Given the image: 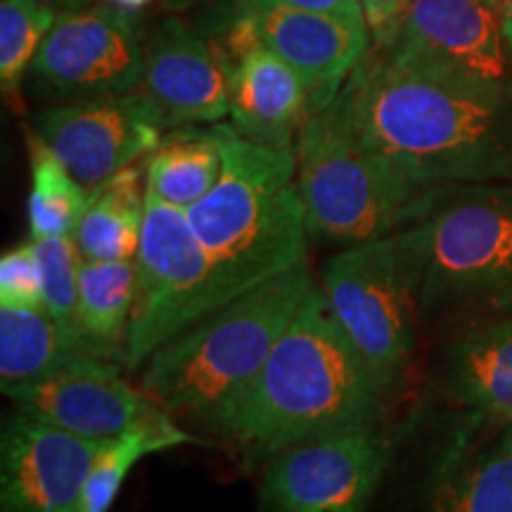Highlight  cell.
<instances>
[{
	"mask_svg": "<svg viewBox=\"0 0 512 512\" xmlns=\"http://www.w3.org/2000/svg\"><path fill=\"white\" fill-rule=\"evenodd\" d=\"M31 72L53 98H117L143 83L145 48L133 17L114 5L64 12L43 38Z\"/></svg>",
	"mask_w": 512,
	"mask_h": 512,
	"instance_id": "obj_11",
	"label": "cell"
},
{
	"mask_svg": "<svg viewBox=\"0 0 512 512\" xmlns=\"http://www.w3.org/2000/svg\"><path fill=\"white\" fill-rule=\"evenodd\" d=\"M430 512H512V422L484 444L456 439L434 477Z\"/></svg>",
	"mask_w": 512,
	"mask_h": 512,
	"instance_id": "obj_19",
	"label": "cell"
},
{
	"mask_svg": "<svg viewBox=\"0 0 512 512\" xmlns=\"http://www.w3.org/2000/svg\"><path fill=\"white\" fill-rule=\"evenodd\" d=\"M501 22L505 41H508L512 53V0H501Z\"/></svg>",
	"mask_w": 512,
	"mask_h": 512,
	"instance_id": "obj_32",
	"label": "cell"
},
{
	"mask_svg": "<svg viewBox=\"0 0 512 512\" xmlns=\"http://www.w3.org/2000/svg\"><path fill=\"white\" fill-rule=\"evenodd\" d=\"M133 302H136V261L83 259L74 328L91 344L95 354L121 363Z\"/></svg>",
	"mask_w": 512,
	"mask_h": 512,
	"instance_id": "obj_23",
	"label": "cell"
},
{
	"mask_svg": "<svg viewBox=\"0 0 512 512\" xmlns=\"http://www.w3.org/2000/svg\"><path fill=\"white\" fill-rule=\"evenodd\" d=\"M107 3H110V5H114V8L124 10V12H128V15H131V12H138V10L147 8V5H150L152 0H107Z\"/></svg>",
	"mask_w": 512,
	"mask_h": 512,
	"instance_id": "obj_33",
	"label": "cell"
},
{
	"mask_svg": "<svg viewBox=\"0 0 512 512\" xmlns=\"http://www.w3.org/2000/svg\"><path fill=\"white\" fill-rule=\"evenodd\" d=\"M389 460L380 425L299 441L264 463L261 501L271 512H366Z\"/></svg>",
	"mask_w": 512,
	"mask_h": 512,
	"instance_id": "obj_10",
	"label": "cell"
},
{
	"mask_svg": "<svg viewBox=\"0 0 512 512\" xmlns=\"http://www.w3.org/2000/svg\"><path fill=\"white\" fill-rule=\"evenodd\" d=\"M392 242L420 313L512 309V178L448 188Z\"/></svg>",
	"mask_w": 512,
	"mask_h": 512,
	"instance_id": "obj_5",
	"label": "cell"
},
{
	"mask_svg": "<svg viewBox=\"0 0 512 512\" xmlns=\"http://www.w3.org/2000/svg\"><path fill=\"white\" fill-rule=\"evenodd\" d=\"M138 93L164 131L221 124L230 114L228 74L219 50L207 38L166 19L145 46V72Z\"/></svg>",
	"mask_w": 512,
	"mask_h": 512,
	"instance_id": "obj_15",
	"label": "cell"
},
{
	"mask_svg": "<svg viewBox=\"0 0 512 512\" xmlns=\"http://www.w3.org/2000/svg\"><path fill=\"white\" fill-rule=\"evenodd\" d=\"M219 126V181L185 209L209 259L207 313L309 264L311 240L297 183V145H259L230 124Z\"/></svg>",
	"mask_w": 512,
	"mask_h": 512,
	"instance_id": "obj_3",
	"label": "cell"
},
{
	"mask_svg": "<svg viewBox=\"0 0 512 512\" xmlns=\"http://www.w3.org/2000/svg\"><path fill=\"white\" fill-rule=\"evenodd\" d=\"M136 302L126 330V370H140L159 347L207 313L209 259L185 209L147 192L136 254Z\"/></svg>",
	"mask_w": 512,
	"mask_h": 512,
	"instance_id": "obj_8",
	"label": "cell"
},
{
	"mask_svg": "<svg viewBox=\"0 0 512 512\" xmlns=\"http://www.w3.org/2000/svg\"><path fill=\"white\" fill-rule=\"evenodd\" d=\"M29 230L31 238L74 235L91 192L69 174L67 166L43 143L38 133H29Z\"/></svg>",
	"mask_w": 512,
	"mask_h": 512,
	"instance_id": "obj_25",
	"label": "cell"
},
{
	"mask_svg": "<svg viewBox=\"0 0 512 512\" xmlns=\"http://www.w3.org/2000/svg\"><path fill=\"white\" fill-rule=\"evenodd\" d=\"M297 183L311 238L361 245L392 238L439 202L354 136L332 107L309 112L297 138Z\"/></svg>",
	"mask_w": 512,
	"mask_h": 512,
	"instance_id": "obj_6",
	"label": "cell"
},
{
	"mask_svg": "<svg viewBox=\"0 0 512 512\" xmlns=\"http://www.w3.org/2000/svg\"><path fill=\"white\" fill-rule=\"evenodd\" d=\"M0 306L41 309L43 275L34 238L0 256Z\"/></svg>",
	"mask_w": 512,
	"mask_h": 512,
	"instance_id": "obj_28",
	"label": "cell"
},
{
	"mask_svg": "<svg viewBox=\"0 0 512 512\" xmlns=\"http://www.w3.org/2000/svg\"><path fill=\"white\" fill-rule=\"evenodd\" d=\"M380 53L403 67L512 95L501 0H413Z\"/></svg>",
	"mask_w": 512,
	"mask_h": 512,
	"instance_id": "obj_9",
	"label": "cell"
},
{
	"mask_svg": "<svg viewBox=\"0 0 512 512\" xmlns=\"http://www.w3.org/2000/svg\"><path fill=\"white\" fill-rule=\"evenodd\" d=\"M29 3L43 5V8L57 12V15H64V12H79L86 10L93 0H29Z\"/></svg>",
	"mask_w": 512,
	"mask_h": 512,
	"instance_id": "obj_31",
	"label": "cell"
},
{
	"mask_svg": "<svg viewBox=\"0 0 512 512\" xmlns=\"http://www.w3.org/2000/svg\"><path fill=\"white\" fill-rule=\"evenodd\" d=\"M238 5L254 19L264 46L299 74L309 93L311 112L328 107L368 55L370 31L366 27H354L325 12L287 8L268 0Z\"/></svg>",
	"mask_w": 512,
	"mask_h": 512,
	"instance_id": "obj_16",
	"label": "cell"
},
{
	"mask_svg": "<svg viewBox=\"0 0 512 512\" xmlns=\"http://www.w3.org/2000/svg\"><path fill=\"white\" fill-rule=\"evenodd\" d=\"M55 19L57 12L29 0L0 3V83L10 100L17 98L22 76L34 62Z\"/></svg>",
	"mask_w": 512,
	"mask_h": 512,
	"instance_id": "obj_26",
	"label": "cell"
},
{
	"mask_svg": "<svg viewBox=\"0 0 512 512\" xmlns=\"http://www.w3.org/2000/svg\"><path fill=\"white\" fill-rule=\"evenodd\" d=\"M83 354H95L91 344L43 306H0V389L5 396L43 380Z\"/></svg>",
	"mask_w": 512,
	"mask_h": 512,
	"instance_id": "obj_20",
	"label": "cell"
},
{
	"mask_svg": "<svg viewBox=\"0 0 512 512\" xmlns=\"http://www.w3.org/2000/svg\"><path fill=\"white\" fill-rule=\"evenodd\" d=\"M43 275V309L60 323L74 328L76 302H79V275L83 256L74 235L34 238Z\"/></svg>",
	"mask_w": 512,
	"mask_h": 512,
	"instance_id": "obj_27",
	"label": "cell"
},
{
	"mask_svg": "<svg viewBox=\"0 0 512 512\" xmlns=\"http://www.w3.org/2000/svg\"><path fill=\"white\" fill-rule=\"evenodd\" d=\"M444 384L448 396L477 418L512 422V313L451 344Z\"/></svg>",
	"mask_w": 512,
	"mask_h": 512,
	"instance_id": "obj_18",
	"label": "cell"
},
{
	"mask_svg": "<svg viewBox=\"0 0 512 512\" xmlns=\"http://www.w3.org/2000/svg\"><path fill=\"white\" fill-rule=\"evenodd\" d=\"M332 316L387 392L406 373L418 339V302L392 238L347 245L318 280Z\"/></svg>",
	"mask_w": 512,
	"mask_h": 512,
	"instance_id": "obj_7",
	"label": "cell"
},
{
	"mask_svg": "<svg viewBox=\"0 0 512 512\" xmlns=\"http://www.w3.org/2000/svg\"><path fill=\"white\" fill-rule=\"evenodd\" d=\"M238 3H256V0H238ZM268 3L287 5V8H299V10L325 12V15L339 17L342 22L354 24V27L368 29L366 17H363V10L361 5H358V0H268Z\"/></svg>",
	"mask_w": 512,
	"mask_h": 512,
	"instance_id": "obj_30",
	"label": "cell"
},
{
	"mask_svg": "<svg viewBox=\"0 0 512 512\" xmlns=\"http://www.w3.org/2000/svg\"><path fill=\"white\" fill-rule=\"evenodd\" d=\"M354 136L425 188L510 181L512 95L366 55L330 102Z\"/></svg>",
	"mask_w": 512,
	"mask_h": 512,
	"instance_id": "obj_1",
	"label": "cell"
},
{
	"mask_svg": "<svg viewBox=\"0 0 512 512\" xmlns=\"http://www.w3.org/2000/svg\"><path fill=\"white\" fill-rule=\"evenodd\" d=\"M230 126L268 147H294L306 117L309 93L283 57L264 43L226 64Z\"/></svg>",
	"mask_w": 512,
	"mask_h": 512,
	"instance_id": "obj_17",
	"label": "cell"
},
{
	"mask_svg": "<svg viewBox=\"0 0 512 512\" xmlns=\"http://www.w3.org/2000/svg\"><path fill=\"white\" fill-rule=\"evenodd\" d=\"M36 133L88 192H95L164 140V126L138 91L67 100L36 114Z\"/></svg>",
	"mask_w": 512,
	"mask_h": 512,
	"instance_id": "obj_12",
	"label": "cell"
},
{
	"mask_svg": "<svg viewBox=\"0 0 512 512\" xmlns=\"http://www.w3.org/2000/svg\"><path fill=\"white\" fill-rule=\"evenodd\" d=\"M121 363L83 354L29 387L10 392L12 408L93 441H110L157 411L121 373Z\"/></svg>",
	"mask_w": 512,
	"mask_h": 512,
	"instance_id": "obj_14",
	"label": "cell"
},
{
	"mask_svg": "<svg viewBox=\"0 0 512 512\" xmlns=\"http://www.w3.org/2000/svg\"><path fill=\"white\" fill-rule=\"evenodd\" d=\"M313 285L304 264L204 313L147 358L140 389L176 420L216 434Z\"/></svg>",
	"mask_w": 512,
	"mask_h": 512,
	"instance_id": "obj_4",
	"label": "cell"
},
{
	"mask_svg": "<svg viewBox=\"0 0 512 512\" xmlns=\"http://www.w3.org/2000/svg\"><path fill=\"white\" fill-rule=\"evenodd\" d=\"M102 444L12 408L0 430V512H81Z\"/></svg>",
	"mask_w": 512,
	"mask_h": 512,
	"instance_id": "obj_13",
	"label": "cell"
},
{
	"mask_svg": "<svg viewBox=\"0 0 512 512\" xmlns=\"http://www.w3.org/2000/svg\"><path fill=\"white\" fill-rule=\"evenodd\" d=\"M411 3L413 0H358L363 17H366L370 36L375 38L377 46L387 41V36L392 34L396 22H399Z\"/></svg>",
	"mask_w": 512,
	"mask_h": 512,
	"instance_id": "obj_29",
	"label": "cell"
},
{
	"mask_svg": "<svg viewBox=\"0 0 512 512\" xmlns=\"http://www.w3.org/2000/svg\"><path fill=\"white\" fill-rule=\"evenodd\" d=\"M147 185L136 164L91 192L74 230V242L88 261L136 259L143 233Z\"/></svg>",
	"mask_w": 512,
	"mask_h": 512,
	"instance_id": "obj_21",
	"label": "cell"
},
{
	"mask_svg": "<svg viewBox=\"0 0 512 512\" xmlns=\"http://www.w3.org/2000/svg\"><path fill=\"white\" fill-rule=\"evenodd\" d=\"M223 171L221 126H183L164 136L145 169L147 192L171 207L190 209Z\"/></svg>",
	"mask_w": 512,
	"mask_h": 512,
	"instance_id": "obj_22",
	"label": "cell"
},
{
	"mask_svg": "<svg viewBox=\"0 0 512 512\" xmlns=\"http://www.w3.org/2000/svg\"><path fill=\"white\" fill-rule=\"evenodd\" d=\"M387 396L316 283L216 434L264 465L299 441L382 425Z\"/></svg>",
	"mask_w": 512,
	"mask_h": 512,
	"instance_id": "obj_2",
	"label": "cell"
},
{
	"mask_svg": "<svg viewBox=\"0 0 512 512\" xmlns=\"http://www.w3.org/2000/svg\"><path fill=\"white\" fill-rule=\"evenodd\" d=\"M195 437L176 425L174 415H169L162 406L150 418L138 422L136 427L121 434L117 439L105 441L95 458L86 489H83L81 512H110L117 501L126 477L150 453L166 451L181 444H195Z\"/></svg>",
	"mask_w": 512,
	"mask_h": 512,
	"instance_id": "obj_24",
	"label": "cell"
}]
</instances>
